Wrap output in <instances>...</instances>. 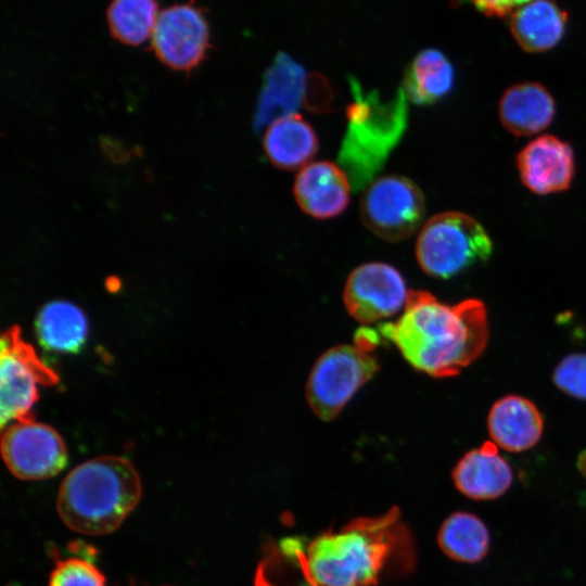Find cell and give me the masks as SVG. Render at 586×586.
<instances>
[{"instance_id":"1","label":"cell","mask_w":586,"mask_h":586,"mask_svg":"<svg viewBox=\"0 0 586 586\" xmlns=\"http://www.w3.org/2000/svg\"><path fill=\"white\" fill-rule=\"evenodd\" d=\"M417 370L434 378L457 375L485 351L488 320L485 305L469 298L455 305L426 291H410L404 311L379 327Z\"/></svg>"},{"instance_id":"2","label":"cell","mask_w":586,"mask_h":586,"mask_svg":"<svg viewBox=\"0 0 586 586\" xmlns=\"http://www.w3.org/2000/svg\"><path fill=\"white\" fill-rule=\"evenodd\" d=\"M412 540L397 508L373 518H357L305 545V563L319 586H372L386 569H410Z\"/></svg>"},{"instance_id":"3","label":"cell","mask_w":586,"mask_h":586,"mask_svg":"<svg viewBox=\"0 0 586 586\" xmlns=\"http://www.w3.org/2000/svg\"><path fill=\"white\" fill-rule=\"evenodd\" d=\"M141 494L139 473L129 460L101 456L78 464L64 477L56 510L72 531L105 535L123 524Z\"/></svg>"},{"instance_id":"4","label":"cell","mask_w":586,"mask_h":586,"mask_svg":"<svg viewBox=\"0 0 586 586\" xmlns=\"http://www.w3.org/2000/svg\"><path fill=\"white\" fill-rule=\"evenodd\" d=\"M493 243L473 217L445 212L431 217L419 232L416 256L422 270L435 278H451L472 265L485 262Z\"/></svg>"},{"instance_id":"5","label":"cell","mask_w":586,"mask_h":586,"mask_svg":"<svg viewBox=\"0 0 586 586\" xmlns=\"http://www.w3.org/2000/svg\"><path fill=\"white\" fill-rule=\"evenodd\" d=\"M59 375L24 341L21 328H8L0 341V424L34 420L31 408L38 399V385L51 386Z\"/></svg>"},{"instance_id":"6","label":"cell","mask_w":586,"mask_h":586,"mask_svg":"<svg viewBox=\"0 0 586 586\" xmlns=\"http://www.w3.org/2000/svg\"><path fill=\"white\" fill-rule=\"evenodd\" d=\"M378 369L372 352L357 345L328 349L314 365L306 384L310 408L320 419L332 420Z\"/></svg>"},{"instance_id":"7","label":"cell","mask_w":586,"mask_h":586,"mask_svg":"<svg viewBox=\"0 0 586 586\" xmlns=\"http://www.w3.org/2000/svg\"><path fill=\"white\" fill-rule=\"evenodd\" d=\"M425 209L423 194L409 178L387 175L374 180L360 201V216L374 234L398 242L413 234Z\"/></svg>"},{"instance_id":"8","label":"cell","mask_w":586,"mask_h":586,"mask_svg":"<svg viewBox=\"0 0 586 586\" xmlns=\"http://www.w3.org/2000/svg\"><path fill=\"white\" fill-rule=\"evenodd\" d=\"M150 40L164 65L190 72L205 59L211 47L208 22L194 0L175 3L160 12Z\"/></svg>"},{"instance_id":"9","label":"cell","mask_w":586,"mask_h":586,"mask_svg":"<svg viewBox=\"0 0 586 586\" xmlns=\"http://www.w3.org/2000/svg\"><path fill=\"white\" fill-rule=\"evenodd\" d=\"M1 454L10 472L20 480H44L56 475L67 462L66 445L50 425L14 422L2 430Z\"/></svg>"},{"instance_id":"10","label":"cell","mask_w":586,"mask_h":586,"mask_svg":"<svg viewBox=\"0 0 586 586\" xmlns=\"http://www.w3.org/2000/svg\"><path fill=\"white\" fill-rule=\"evenodd\" d=\"M409 292L402 273L385 263H367L347 278L343 300L348 314L361 323H371L397 314Z\"/></svg>"},{"instance_id":"11","label":"cell","mask_w":586,"mask_h":586,"mask_svg":"<svg viewBox=\"0 0 586 586\" xmlns=\"http://www.w3.org/2000/svg\"><path fill=\"white\" fill-rule=\"evenodd\" d=\"M522 183L535 194L566 190L575 171L574 152L559 138L545 135L525 145L517 156Z\"/></svg>"},{"instance_id":"12","label":"cell","mask_w":586,"mask_h":586,"mask_svg":"<svg viewBox=\"0 0 586 586\" xmlns=\"http://www.w3.org/2000/svg\"><path fill=\"white\" fill-rule=\"evenodd\" d=\"M319 76L309 75L285 53H278L265 73L255 113V126L264 127L292 114L313 89Z\"/></svg>"},{"instance_id":"13","label":"cell","mask_w":586,"mask_h":586,"mask_svg":"<svg viewBox=\"0 0 586 586\" xmlns=\"http://www.w3.org/2000/svg\"><path fill=\"white\" fill-rule=\"evenodd\" d=\"M293 192L304 213L328 219L343 213L349 203L351 186L346 174L328 161L309 163L297 174Z\"/></svg>"},{"instance_id":"14","label":"cell","mask_w":586,"mask_h":586,"mask_svg":"<svg viewBox=\"0 0 586 586\" xmlns=\"http://www.w3.org/2000/svg\"><path fill=\"white\" fill-rule=\"evenodd\" d=\"M497 447L493 442H486L457 462L451 477L461 494L474 500H488L502 496L510 488L512 469Z\"/></svg>"},{"instance_id":"15","label":"cell","mask_w":586,"mask_h":586,"mask_svg":"<svg viewBox=\"0 0 586 586\" xmlns=\"http://www.w3.org/2000/svg\"><path fill=\"white\" fill-rule=\"evenodd\" d=\"M487 429L494 444L505 450L520 453L537 444L543 434L544 420L530 399L508 395L492 406Z\"/></svg>"},{"instance_id":"16","label":"cell","mask_w":586,"mask_h":586,"mask_svg":"<svg viewBox=\"0 0 586 586\" xmlns=\"http://www.w3.org/2000/svg\"><path fill=\"white\" fill-rule=\"evenodd\" d=\"M502 126L517 137L532 136L552 122L556 105L549 91L538 82H521L508 88L498 106Z\"/></svg>"},{"instance_id":"17","label":"cell","mask_w":586,"mask_h":586,"mask_svg":"<svg viewBox=\"0 0 586 586\" xmlns=\"http://www.w3.org/2000/svg\"><path fill=\"white\" fill-rule=\"evenodd\" d=\"M263 146L273 166L283 170H296L308 165L316 155L318 138L308 122L300 114H292L267 126Z\"/></svg>"},{"instance_id":"18","label":"cell","mask_w":586,"mask_h":586,"mask_svg":"<svg viewBox=\"0 0 586 586\" xmlns=\"http://www.w3.org/2000/svg\"><path fill=\"white\" fill-rule=\"evenodd\" d=\"M566 14L551 0H533L511 13L510 29L527 52L553 48L563 37Z\"/></svg>"},{"instance_id":"19","label":"cell","mask_w":586,"mask_h":586,"mask_svg":"<svg viewBox=\"0 0 586 586\" xmlns=\"http://www.w3.org/2000/svg\"><path fill=\"white\" fill-rule=\"evenodd\" d=\"M35 330L49 351L77 353L88 336V320L75 304L64 300L47 303L37 314Z\"/></svg>"},{"instance_id":"20","label":"cell","mask_w":586,"mask_h":586,"mask_svg":"<svg viewBox=\"0 0 586 586\" xmlns=\"http://www.w3.org/2000/svg\"><path fill=\"white\" fill-rule=\"evenodd\" d=\"M454 78L449 60L436 49H425L410 63L404 79V91L417 104H431L451 90Z\"/></svg>"},{"instance_id":"21","label":"cell","mask_w":586,"mask_h":586,"mask_svg":"<svg viewBox=\"0 0 586 586\" xmlns=\"http://www.w3.org/2000/svg\"><path fill=\"white\" fill-rule=\"evenodd\" d=\"M442 551L453 560L474 563L488 552L489 532L473 513L457 511L447 517L437 533Z\"/></svg>"},{"instance_id":"22","label":"cell","mask_w":586,"mask_h":586,"mask_svg":"<svg viewBox=\"0 0 586 586\" xmlns=\"http://www.w3.org/2000/svg\"><path fill=\"white\" fill-rule=\"evenodd\" d=\"M158 14L156 0H112L106 9L107 27L118 42L138 47L151 39Z\"/></svg>"},{"instance_id":"23","label":"cell","mask_w":586,"mask_h":586,"mask_svg":"<svg viewBox=\"0 0 586 586\" xmlns=\"http://www.w3.org/2000/svg\"><path fill=\"white\" fill-rule=\"evenodd\" d=\"M293 557L295 578H290L289 564L279 548L268 551L259 562L254 586H319L310 576L305 563V542L298 537H286L280 542Z\"/></svg>"},{"instance_id":"24","label":"cell","mask_w":586,"mask_h":586,"mask_svg":"<svg viewBox=\"0 0 586 586\" xmlns=\"http://www.w3.org/2000/svg\"><path fill=\"white\" fill-rule=\"evenodd\" d=\"M48 586H106V578L92 560L73 556L55 561Z\"/></svg>"},{"instance_id":"25","label":"cell","mask_w":586,"mask_h":586,"mask_svg":"<svg viewBox=\"0 0 586 586\" xmlns=\"http://www.w3.org/2000/svg\"><path fill=\"white\" fill-rule=\"evenodd\" d=\"M553 382L568 395L586 399V354L575 353L564 357L553 371Z\"/></svg>"},{"instance_id":"26","label":"cell","mask_w":586,"mask_h":586,"mask_svg":"<svg viewBox=\"0 0 586 586\" xmlns=\"http://www.w3.org/2000/svg\"><path fill=\"white\" fill-rule=\"evenodd\" d=\"M475 7L486 15L504 16L514 12L533 0H472Z\"/></svg>"},{"instance_id":"27","label":"cell","mask_w":586,"mask_h":586,"mask_svg":"<svg viewBox=\"0 0 586 586\" xmlns=\"http://www.w3.org/2000/svg\"><path fill=\"white\" fill-rule=\"evenodd\" d=\"M581 471L586 476V455L582 458L581 461Z\"/></svg>"},{"instance_id":"28","label":"cell","mask_w":586,"mask_h":586,"mask_svg":"<svg viewBox=\"0 0 586 586\" xmlns=\"http://www.w3.org/2000/svg\"><path fill=\"white\" fill-rule=\"evenodd\" d=\"M129 586H136V585L131 584V585H129Z\"/></svg>"}]
</instances>
